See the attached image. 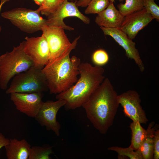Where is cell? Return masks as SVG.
I'll return each mask as SVG.
<instances>
[{"instance_id": "1", "label": "cell", "mask_w": 159, "mask_h": 159, "mask_svg": "<svg viewBox=\"0 0 159 159\" xmlns=\"http://www.w3.org/2000/svg\"><path fill=\"white\" fill-rule=\"evenodd\" d=\"M118 94L110 80L105 78L82 105L95 128L105 134L112 125L120 104Z\"/></svg>"}, {"instance_id": "2", "label": "cell", "mask_w": 159, "mask_h": 159, "mask_svg": "<svg viewBox=\"0 0 159 159\" xmlns=\"http://www.w3.org/2000/svg\"><path fill=\"white\" fill-rule=\"evenodd\" d=\"M80 36L73 41L70 48L60 57L51 60L42 69L50 94H58L68 90L77 82L80 73V59L75 56L70 57Z\"/></svg>"}, {"instance_id": "3", "label": "cell", "mask_w": 159, "mask_h": 159, "mask_svg": "<svg viewBox=\"0 0 159 159\" xmlns=\"http://www.w3.org/2000/svg\"><path fill=\"white\" fill-rule=\"evenodd\" d=\"M80 77L71 88L57 94L56 98L66 102V110L79 107L87 101L90 96L105 78L104 69L102 66H92L87 62H81L78 67Z\"/></svg>"}, {"instance_id": "4", "label": "cell", "mask_w": 159, "mask_h": 159, "mask_svg": "<svg viewBox=\"0 0 159 159\" xmlns=\"http://www.w3.org/2000/svg\"><path fill=\"white\" fill-rule=\"evenodd\" d=\"M24 42L14 47L10 52L1 56L0 63V87L6 90L10 80L17 74L33 65V62L24 51Z\"/></svg>"}, {"instance_id": "5", "label": "cell", "mask_w": 159, "mask_h": 159, "mask_svg": "<svg viewBox=\"0 0 159 159\" xmlns=\"http://www.w3.org/2000/svg\"><path fill=\"white\" fill-rule=\"evenodd\" d=\"M42 69L33 65L26 71L15 75L6 90V93L43 92L47 91V82Z\"/></svg>"}, {"instance_id": "6", "label": "cell", "mask_w": 159, "mask_h": 159, "mask_svg": "<svg viewBox=\"0 0 159 159\" xmlns=\"http://www.w3.org/2000/svg\"><path fill=\"white\" fill-rule=\"evenodd\" d=\"M4 18L9 20L14 25L27 33H32L47 25V20L43 18L37 10L17 8L1 14Z\"/></svg>"}, {"instance_id": "7", "label": "cell", "mask_w": 159, "mask_h": 159, "mask_svg": "<svg viewBox=\"0 0 159 159\" xmlns=\"http://www.w3.org/2000/svg\"><path fill=\"white\" fill-rule=\"evenodd\" d=\"M60 28L47 25L41 31L46 39L49 51V61L61 56L71 47V43L64 31Z\"/></svg>"}, {"instance_id": "8", "label": "cell", "mask_w": 159, "mask_h": 159, "mask_svg": "<svg viewBox=\"0 0 159 159\" xmlns=\"http://www.w3.org/2000/svg\"><path fill=\"white\" fill-rule=\"evenodd\" d=\"M24 51L31 59L34 66L42 69L49 62V49L47 41L42 35L37 37L25 38Z\"/></svg>"}, {"instance_id": "9", "label": "cell", "mask_w": 159, "mask_h": 159, "mask_svg": "<svg viewBox=\"0 0 159 159\" xmlns=\"http://www.w3.org/2000/svg\"><path fill=\"white\" fill-rule=\"evenodd\" d=\"M119 103L123 109L125 115L140 124H146L148 120L140 105L141 100L138 92L129 90L118 95Z\"/></svg>"}, {"instance_id": "10", "label": "cell", "mask_w": 159, "mask_h": 159, "mask_svg": "<svg viewBox=\"0 0 159 159\" xmlns=\"http://www.w3.org/2000/svg\"><path fill=\"white\" fill-rule=\"evenodd\" d=\"M76 3V1L74 2L65 0L58 9L47 16L46 19L47 25L72 31L74 29V28L67 25L63 21L64 18L70 16L76 17L84 23L89 24L90 22V19L79 11Z\"/></svg>"}, {"instance_id": "11", "label": "cell", "mask_w": 159, "mask_h": 159, "mask_svg": "<svg viewBox=\"0 0 159 159\" xmlns=\"http://www.w3.org/2000/svg\"><path fill=\"white\" fill-rule=\"evenodd\" d=\"M65 104V101L63 100L43 102L35 118L36 120L41 126H45L47 130H52L59 136L61 125L57 120V115L59 109Z\"/></svg>"}, {"instance_id": "12", "label": "cell", "mask_w": 159, "mask_h": 159, "mask_svg": "<svg viewBox=\"0 0 159 159\" xmlns=\"http://www.w3.org/2000/svg\"><path fill=\"white\" fill-rule=\"evenodd\" d=\"M10 94V99L17 110L29 117L35 118L43 102V92H13Z\"/></svg>"}, {"instance_id": "13", "label": "cell", "mask_w": 159, "mask_h": 159, "mask_svg": "<svg viewBox=\"0 0 159 159\" xmlns=\"http://www.w3.org/2000/svg\"><path fill=\"white\" fill-rule=\"evenodd\" d=\"M104 34L109 35L125 50L127 57L134 60L140 70L143 72L145 69L144 64L141 60L138 51L135 47V43L122 31L120 28H110L100 26Z\"/></svg>"}, {"instance_id": "14", "label": "cell", "mask_w": 159, "mask_h": 159, "mask_svg": "<svg viewBox=\"0 0 159 159\" xmlns=\"http://www.w3.org/2000/svg\"><path fill=\"white\" fill-rule=\"evenodd\" d=\"M154 19L144 8L124 17L120 29L131 39Z\"/></svg>"}, {"instance_id": "15", "label": "cell", "mask_w": 159, "mask_h": 159, "mask_svg": "<svg viewBox=\"0 0 159 159\" xmlns=\"http://www.w3.org/2000/svg\"><path fill=\"white\" fill-rule=\"evenodd\" d=\"M124 18L115 7L113 3L110 2L108 6L97 14L95 23L100 26L120 28Z\"/></svg>"}, {"instance_id": "16", "label": "cell", "mask_w": 159, "mask_h": 159, "mask_svg": "<svg viewBox=\"0 0 159 159\" xmlns=\"http://www.w3.org/2000/svg\"><path fill=\"white\" fill-rule=\"evenodd\" d=\"M132 132L130 146L134 150H138L143 141L147 138L153 137L155 130L158 128V125L151 122L146 130L144 129L138 122L132 121L130 125Z\"/></svg>"}, {"instance_id": "17", "label": "cell", "mask_w": 159, "mask_h": 159, "mask_svg": "<svg viewBox=\"0 0 159 159\" xmlns=\"http://www.w3.org/2000/svg\"><path fill=\"white\" fill-rule=\"evenodd\" d=\"M4 147L8 159H28L31 146L24 139H10L9 144Z\"/></svg>"}, {"instance_id": "18", "label": "cell", "mask_w": 159, "mask_h": 159, "mask_svg": "<svg viewBox=\"0 0 159 159\" xmlns=\"http://www.w3.org/2000/svg\"><path fill=\"white\" fill-rule=\"evenodd\" d=\"M117 7L124 17L144 8L143 0H125V3H120Z\"/></svg>"}, {"instance_id": "19", "label": "cell", "mask_w": 159, "mask_h": 159, "mask_svg": "<svg viewBox=\"0 0 159 159\" xmlns=\"http://www.w3.org/2000/svg\"><path fill=\"white\" fill-rule=\"evenodd\" d=\"M52 147L49 145L31 147L28 159H51L50 155L54 153Z\"/></svg>"}, {"instance_id": "20", "label": "cell", "mask_w": 159, "mask_h": 159, "mask_svg": "<svg viewBox=\"0 0 159 159\" xmlns=\"http://www.w3.org/2000/svg\"><path fill=\"white\" fill-rule=\"evenodd\" d=\"M65 0H44L36 10L47 16L54 12L60 7Z\"/></svg>"}, {"instance_id": "21", "label": "cell", "mask_w": 159, "mask_h": 159, "mask_svg": "<svg viewBox=\"0 0 159 159\" xmlns=\"http://www.w3.org/2000/svg\"><path fill=\"white\" fill-rule=\"evenodd\" d=\"M107 149L116 152L119 156L127 157L130 159H143L140 150H135L130 146L127 148L113 146L109 147Z\"/></svg>"}, {"instance_id": "22", "label": "cell", "mask_w": 159, "mask_h": 159, "mask_svg": "<svg viewBox=\"0 0 159 159\" xmlns=\"http://www.w3.org/2000/svg\"><path fill=\"white\" fill-rule=\"evenodd\" d=\"M109 0H91L85 11L86 14H98L106 9L110 4Z\"/></svg>"}, {"instance_id": "23", "label": "cell", "mask_w": 159, "mask_h": 159, "mask_svg": "<svg viewBox=\"0 0 159 159\" xmlns=\"http://www.w3.org/2000/svg\"><path fill=\"white\" fill-rule=\"evenodd\" d=\"M153 137L146 138L140 144L138 150L142 154L143 159H153L154 146Z\"/></svg>"}, {"instance_id": "24", "label": "cell", "mask_w": 159, "mask_h": 159, "mask_svg": "<svg viewBox=\"0 0 159 159\" xmlns=\"http://www.w3.org/2000/svg\"><path fill=\"white\" fill-rule=\"evenodd\" d=\"M92 59L95 65L102 66L108 62L109 57L105 50L100 49L96 50L93 53Z\"/></svg>"}, {"instance_id": "25", "label": "cell", "mask_w": 159, "mask_h": 159, "mask_svg": "<svg viewBox=\"0 0 159 159\" xmlns=\"http://www.w3.org/2000/svg\"><path fill=\"white\" fill-rule=\"evenodd\" d=\"M144 8L152 16L154 19L159 21V7L155 2V0H143Z\"/></svg>"}, {"instance_id": "26", "label": "cell", "mask_w": 159, "mask_h": 159, "mask_svg": "<svg viewBox=\"0 0 159 159\" xmlns=\"http://www.w3.org/2000/svg\"><path fill=\"white\" fill-rule=\"evenodd\" d=\"M154 146L153 159L159 158V129H156L153 137Z\"/></svg>"}, {"instance_id": "27", "label": "cell", "mask_w": 159, "mask_h": 159, "mask_svg": "<svg viewBox=\"0 0 159 159\" xmlns=\"http://www.w3.org/2000/svg\"><path fill=\"white\" fill-rule=\"evenodd\" d=\"M10 139L6 138L2 133H0V150L2 148L9 144Z\"/></svg>"}, {"instance_id": "28", "label": "cell", "mask_w": 159, "mask_h": 159, "mask_svg": "<svg viewBox=\"0 0 159 159\" xmlns=\"http://www.w3.org/2000/svg\"><path fill=\"white\" fill-rule=\"evenodd\" d=\"M91 0H78L76 1V5L77 6L85 7L87 6Z\"/></svg>"}, {"instance_id": "29", "label": "cell", "mask_w": 159, "mask_h": 159, "mask_svg": "<svg viewBox=\"0 0 159 159\" xmlns=\"http://www.w3.org/2000/svg\"><path fill=\"white\" fill-rule=\"evenodd\" d=\"M10 0H1V3L0 4V12L1 11V9L2 7L4 4L6 2L9 1ZM1 30V26H0V32Z\"/></svg>"}, {"instance_id": "30", "label": "cell", "mask_w": 159, "mask_h": 159, "mask_svg": "<svg viewBox=\"0 0 159 159\" xmlns=\"http://www.w3.org/2000/svg\"><path fill=\"white\" fill-rule=\"evenodd\" d=\"M35 3L39 6H41L44 0H33Z\"/></svg>"}, {"instance_id": "31", "label": "cell", "mask_w": 159, "mask_h": 159, "mask_svg": "<svg viewBox=\"0 0 159 159\" xmlns=\"http://www.w3.org/2000/svg\"><path fill=\"white\" fill-rule=\"evenodd\" d=\"M110 2L113 3L115 2V0H109ZM120 1H123V0H119Z\"/></svg>"}, {"instance_id": "32", "label": "cell", "mask_w": 159, "mask_h": 159, "mask_svg": "<svg viewBox=\"0 0 159 159\" xmlns=\"http://www.w3.org/2000/svg\"><path fill=\"white\" fill-rule=\"evenodd\" d=\"M69 1H76L77 0H67Z\"/></svg>"}, {"instance_id": "33", "label": "cell", "mask_w": 159, "mask_h": 159, "mask_svg": "<svg viewBox=\"0 0 159 159\" xmlns=\"http://www.w3.org/2000/svg\"><path fill=\"white\" fill-rule=\"evenodd\" d=\"M1 56H0V63L1 60Z\"/></svg>"}]
</instances>
